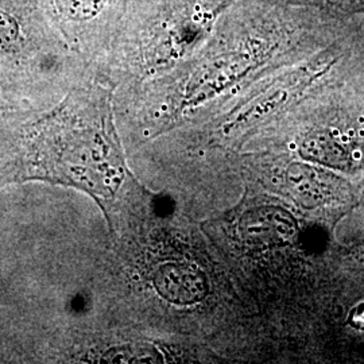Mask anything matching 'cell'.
Segmentation results:
<instances>
[{
    "label": "cell",
    "instance_id": "1",
    "mask_svg": "<svg viewBox=\"0 0 364 364\" xmlns=\"http://www.w3.org/2000/svg\"><path fill=\"white\" fill-rule=\"evenodd\" d=\"M9 181H41L109 198L123 178L111 122L109 93L75 85L52 109L19 127Z\"/></svg>",
    "mask_w": 364,
    "mask_h": 364
},
{
    "label": "cell",
    "instance_id": "2",
    "mask_svg": "<svg viewBox=\"0 0 364 364\" xmlns=\"http://www.w3.org/2000/svg\"><path fill=\"white\" fill-rule=\"evenodd\" d=\"M236 0H131L114 43L154 70L212 34Z\"/></svg>",
    "mask_w": 364,
    "mask_h": 364
},
{
    "label": "cell",
    "instance_id": "3",
    "mask_svg": "<svg viewBox=\"0 0 364 364\" xmlns=\"http://www.w3.org/2000/svg\"><path fill=\"white\" fill-rule=\"evenodd\" d=\"M77 58L38 0H0V87L58 73Z\"/></svg>",
    "mask_w": 364,
    "mask_h": 364
},
{
    "label": "cell",
    "instance_id": "4",
    "mask_svg": "<svg viewBox=\"0 0 364 364\" xmlns=\"http://www.w3.org/2000/svg\"><path fill=\"white\" fill-rule=\"evenodd\" d=\"M131 0H38L42 11L80 57L114 43Z\"/></svg>",
    "mask_w": 364,
    "mask_h": 364
},
{
    "label": "cell",
    "instance_id": "5",
    "mask_svg": "<svg viewBox=\"0 0 364 364\" xmlns=\"http://www.w3.org/2000/svg\"><path fill=\"white\" fill-rule=\"evenodd\" d=\"M282 33V27L272 22L250 26L239 33V38L227 50L205 61L189 80L185 105L208 100L245 77L267 54L274 52L278 45L277 36Z\"/></svg>",
    "mask_w": 364,
    "mask_h": 364
},
{
    "label": "cell",
    "instance_id": "6",
    "mask_svg": "<svg viewBox=\"0 0 364 364\" xmlns=\"http://www.w3.org/2000/svg\"><path fill=\"white\" fill-rule=\"evenodd\" d=\"M239 230L250 246L258 248L284 247L290 245L299 232L297 221L278 207H259L246 212Z\"/></svg>",
    "mask_w": 364,
    "mask_h": 364
},
{
    "label": "cell",
    "instance_id": "7",
    "mask_svg": "<svg viewBox=\"0 0 364 364\" xmlns=\"http://www.w3.org/2000/svg\"><path fill=\"white\" fill-rule=\"evenodd\" d=\"M154 285L164 299L177 305H193L208 294L205 275L191 264L169 263L159 267Z\"/></svg>",
    "mask_w": 364,
    "mask_h": 364
},
{
    "label": "cell",
    "instance_id": "8",
    "mask_svg": "<svg viewBox=\"0 0 364 364\" xmlns=\"http://www.w3.org/2000/svg\"><path fill=\"white\" fill-rule=\"evenodd\" d=\"M287 185L301 205L314 208L326 203L331 196V185L320 170L308 165L293 164L287 173Z\"/></svg>",
    "mask_w": 364,
    "mask_h": 364
},
{
    "label": "cell",
    "instance_id": "9",
    "mask_svg": "<svg viewBox=\"0 0 364 364\" xmlns=\"http://www.w3.org/2000/svg\"><path fill=\"white\" fill-rule=\"evenodd\" d=\"M299 153L308 161L336 169L350 168V156L343 144L331 132L317 131L308 135L299 147Z\"/></svg>",
    "mask_w": 364,
    "mask_h": 364
},
{
    "label": "cell",
    "instance_id": "10",
    "mask_svg": "<svg viewBox=\"0 0 364 364\" xmlns=\"http://www.w3.org/2000/svg\"><path fill=\"white\" fill-rule=\"evenodd\" d=\"M294 6L312 7L335 16H351L364 14V0H287Z\"/></svg>",
    "mask_w": 364,
    "mask_h": 364
},
{
    "label": "cell",
    "instance_id": "11",
    "mask_svg": "<svg viewBox=\"0 0 364 364\" xmlns=\"http://www.w3.org/2000/svg\"><path fill=\"white\" fill-rule=\"evenodd\" d=\"M350 324L364 331V304L358 305L350 314Z\"/></svg>",
    "mask_w": 364,
    "mask_h": 364
},
{
    "label": "cell",
    "instance_id": "12",
    "mask_svg": "<svg viewBox=\"0 0 364 364\" xmlns=\"http://www.w3.org/2000/svg\"><path fill=\"white\" fill-rule=\"evenodd\" d=\"M15 112H18V105L0 99V122L6 117H11Z\"/></svg>",
    "mask_w": 364,
    "mask_h": 364
}]
</instances>
